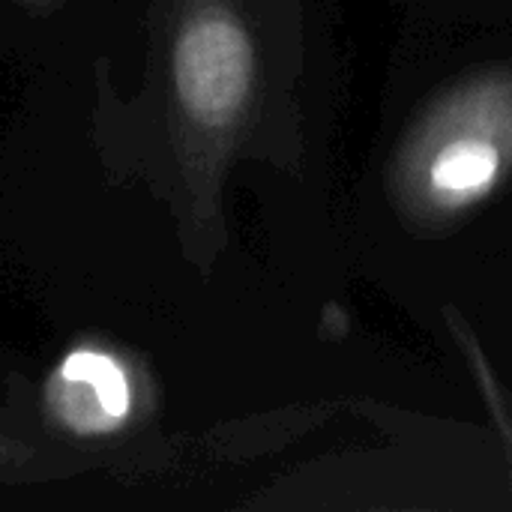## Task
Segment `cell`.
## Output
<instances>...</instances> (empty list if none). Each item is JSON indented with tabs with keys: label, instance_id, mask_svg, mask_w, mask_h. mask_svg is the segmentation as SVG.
Segmentation results:
<instances>
[{
	"label": "cell",
	"instance_id": "cell-1",
	"mask_svg": "<svg viewBox=\"0 0 512 512\" xmlns=\"http://www.w3.org/2000/svg\"><path fill=\"white\" fill-rule=\"evenodd\" d=\"M168 78L174 117L186 135H228L255 87V45L243 21L222 3L186 6L171 30Z\"/></svg>",
	"mask_w": 512,
	"mask_h": 512
},
{
	"label": "cell",
	"instance_id": "cell-2",
	"mask_svg": "<svg viewBox=\"0 0 512 512\" xmlns=\"http://www.w3.org/2000/svg\"><path fill=\"white\" fill-rule=\"evenodd\" d=\"M138 411L135 372L108 348H75L45 381V414L75 438L123 432Z\"/></svg>",
	"mask_w": 512,
	"mask_h": 512
},
{
	"label": "cell",
	"instance_id": "cell-3",
	"mask_svg": "<svg viewBox=\"0 0 512 512\" xmlns=\"http://www.w3.org/2000/svg\"><path fill=\"white\" fill-rule=\"evenodd\" d=\"M504 171V153L501 147L477 132H459L435 147L426 183L435 198H441L450 207L471 204L483 198Z\"/></svg>",
	"mask_w": 512,
	"mask_h": 512
},
{
	"label": "cell",
	"instance_id": "cell-4",
	"mask_svg": "<svg viewBox=\"0 0 512 512\" xmlns=\"http://www.w3.org/2000/svg\"><path fill=\"white\" fill-rule=\"evenodd\" d=\"M30 459H33V450L0 438V471H21L24 465H30Z\"/></svg>",
	"mask_w": 512,
	"mask_h": 512
},
{
	"label": "cell",
	"instance_id": "cell-5",
	"mask_svg": "<svg viewBox=\"0 0 512 512\" xmlns=\"http://www.w3.org/2000/svg\"><path fill=\"white\" fill-rule=\"evenodd\" d=\"M15 3L30 15H48L60 6V0H15Z\"/></svg>",
	"mask_w": 512,
	"mask_h": 512
}]
</instances>
